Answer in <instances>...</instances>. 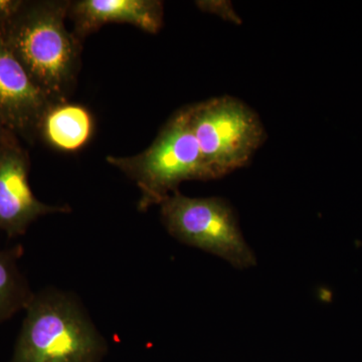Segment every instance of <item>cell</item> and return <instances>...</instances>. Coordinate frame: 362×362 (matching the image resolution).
<instances>
[{"label": "cell", "instance_id": "6da1fadb", "mask_svg": "<svg viewBox=\"0 0 362 362\" xmlns=\"http://www.w3.org/2000/svg\"><path fill=\"white\" fill-rule=\"evenodd\" d=\"M71 2L23 0L0 28L7 47L54 104L68 102L80 71L82 40L66 25Z\"/></svg>", "mask_w": 362, "mask_h": 362}, {"label": "cell", "instance_id": "7a4b0ae2", "mask_svg": "<svg viewBox=\"0 0 362 362\" xmlns=\"http://www.w3.org/2000/svg\"><path fill=\"white\" fill-rule=\"evenodd\" d=\"M11 362H101L107 343L77 297L47 288L25 309Z\"/></svg>", "mask_w": 362, "mask_h": 362}, {"label": "cell", "instance_id": "3957f363", "mask_svg": "<svg viewBox=\"0 0 362 362\" xmlns=\"http://www.w3.org/2000/svg\"><path fill=\"white\" fill-rule=\"evenodd\" d=\"M107 162L134 181L143 213L160 206L183 181L213 180L190 125L188 106L169 119L148 148L133 156H108Z\"/></svg>", "mask_w": 362, "mask_h": 362}, {"label": "cell", "instance_id": "277c9868", "mask_svg": "<svg viewBox=\"0 0 362 362\" xmlns=\"http://www.w3.org/2000/svg\"><path fill=\"white\" fill-rule=\"evenodd\" d=\"M190 125L213 180L246 166L265 141L258 115L230 96L188 106Z\"/></svg>", "mask_w": 362, "mask_h": 362}, {"label": "cell", "instance_id": "5b68a950", "mask_svg": "<svg viewBox=\"0 0 362 362\" xmlns=\"http://www.w3.org/2000/svg\"><path fill=\"white\" fill-rule=\"evenodd\" d=\"M169 235L187 246L220 257L238 269L256 264L239 228L237 216L220 197H189L175 190L160 204Z\"/></svg>", "mask_w": 362, "mask_h": 362}, {"label": "cell", "instance_id": "8992f818", "mask_svg": "<svg viewBox=\"0 0 362 362\" xmlns=\"http://www.w3.org/2000/svg\"><path fill=\"white\" fill-rule=\"evenodd\" d=\"M30 158L21 143L0 149V230L8 238L25 235L40 216L69 214L65 206L44 204L33 194L28 182Z\"/></svg>", "mask_w": 362, "mask_h": 362}, {"label": "cell", "instance_id": "52a82bcc", "mask_svg": "<svg viewBox=\"0 0 362 362\" xmlns=\"http://www.w3.org/2000/svg\"><path fill=\"white\" fill-rule=\"evenodd\" d=\"M52 101L33 82L0 33V120L33 144Z\"/></svg>", "mask_w": 362, "mask_h": 362}, {"label": "cell", "instance_id": "ba28073f", "mask_svg": "<svg viewBox=\"0 0 362 362\" xmlns=\"http://www.w3.org/2000/svg\"><path fill=\"white\" fill-rule=\"evenodd\" d=\"M68 18L82 40L108 23H128L149 33L163 25V2L158 0H78L71 1Z\"/></svg>", "mask_w": 362, "mask_h": 362}, {"label": "cell", "instance_id": "9c48e42d", "mask_svg": "<svg viewBox=\"0 0 362 362\" xmlns=\"http://www.w3.org/2000/svg\"><path fill=\"white\" fill-rule=\"evenodd\" d=\"M94 128L92 114L82 105L52 104L40 121L37 139L58 151L75 152L89 143Z\"/></svg>", "mask_w": 362, "mask_h": 362}, {"label": "cell", "instance_id": "30bf717a", "mask_svg": "<svg viewBox=\"0 0 362 362\" xmlns=\"http://www.w3.org/2000/svg\"><path fill=\"white\" fill-rule=\"evenodd\" d=\"M23 247L0 250V323L25 310L35 293L18 266Z\"/></svg>", "mask_w": 362, "mask_h": 362}, {"label": "cell", "instance_id": "8fae6325", "mask_svg": "<svg viewBox=\"0 0 362 362\" xmlns=\"http://www.w3.org/2000/svg\"><path fill=\"white\" fill-rule=\"evenodd\" d=\"M197 6L206 13L216 14L223 20L240 23L239 16L235 13L232 4L228 1H197Z\"/></svg>", "mask_w": 362, "mask_h": 362}, {"label": "cell", "instance_id": "7c38bea8", "mask_svg": "<svg viewBox=\"0 0 362 362\" xmlns=\"http://www.w3.org/2000/svg\"><path fill=\"white\" fill-rule=\"evenodd\" d=\"M23 0H0V28L20 11Z\"/></svg>", "mask_w": 362, "mask_h": 362}, {"label": "cell", "instance_id": "4fadbf2b", "mask_svg": "<svg viewBox=\"0 0 362 362\" xmlns=\"http://www.w3.org/2000/svg\"><path fill=\"white\" fill-rule=\"evenodd\" d=\"M18 143H20L18 136L11 132L4 125V123L0 120V149L11 146V145L18 144Z\"/></svg>", "mask_w": 362, "mask_h": 362}]
</instances>
